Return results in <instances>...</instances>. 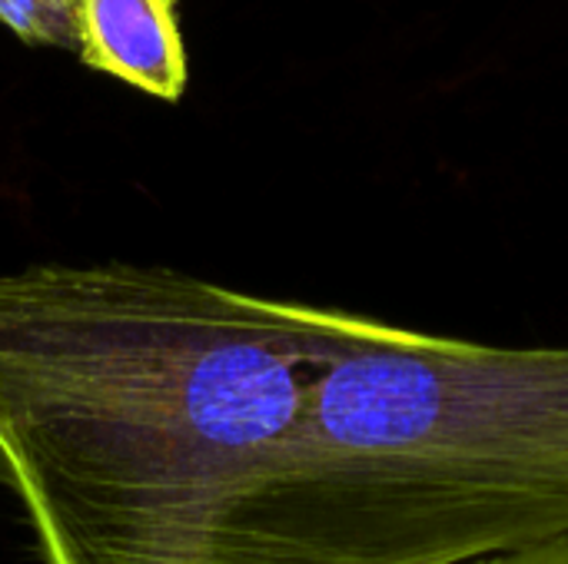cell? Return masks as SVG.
<instances>
[{"label":"cell","instance_id":"cell-1","mask_svg":"<svg viewBox=\"0 0 568 564\" xmlns=\"http://www.w3.org/2000/svg\"><path fill=\"white\" fill-rule=\"evenodd\" d=\"M366 316L136 263L0 273V482L43 564H260Z\"/></svg>","mask_w":568,"mask_h":564},{"label":"cell","instance_id":"cell-2","mask_svg":"<svg viewBox=\"0 0 568 564\" xmlns=\"http://www.w3.org/2000/svg\"><path fill=\"white\" fill-rule=\"evenodd\" d=\"M568 535V346L366 316L323 369L260 564H473Z\"/></svg>","mask_w":568,"mask_h":564},{"label":"cell","instance_id":"cell-3","mask_svg":"<svg viewBox=\"0 0 568 564\" xmlns=\"http://www.w3.org/2000/svg\"><path fill=\"white\" fill-rule=\"evenodd\" d=\"M77 57L156 100H180L190 83L176 0H73Z\"/></svg>","mask_w":568,"mask_h":564},{"label":"cell","instance_id":"cell-4","mask_svg":"<svg viewBox=\"0 0 568 564\" xmlns=\"http://www.w3.org/2000/svg\"><path fill=\"white\" fill-rule=\"evenodd\" d=\"M0 27L30 47L80 50L73 0H0Z\"/></svg>","mask_w":568,"mask_h":564},{"label":"cell","instance_id":"cell-5","mask_svg":"<svg viewBox=\"0 0 568 564\" xmlns=\"http://www.w3.org/2000/svg\"><path fill=\"white\" fill-rule=\"evenodd\" d=\"M473 564H568V535L566 539H556V542H546V545L493 555V558H483V562Z\"/></svg>","mask_w":568,"mask_h":564}]
</instances>
